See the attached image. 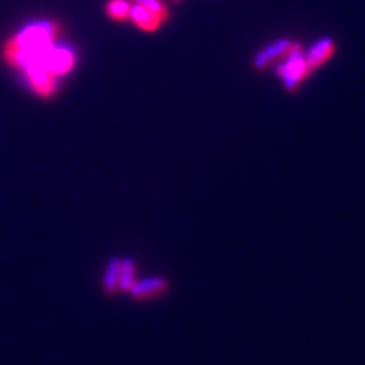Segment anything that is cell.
I'll return each instance as SVG.
<instances>
[{"mask_svg": "<svg viewBox=\"0 0 365 365\" xmlns=\"http://www.w3.org/2000/svg\"><path fill=\"white\" fill-rule=\"evenodd\" d=\"M120 269H122V262L119 261V259H113V261H110L109 268H106V272H105V279H104L105 289L109 292H113L117 288H119Z\"/></svg>", "mask_w": 365, "mask_h": 365, "instance_id": "9", "label": "cell"}, {"mask_svg": "<svg viewBox=\"0 0 365 365\" xmlns=\"http://www.w3.org/2000/svg\"><path fill=\"white\" fill-rule=\"evenodd\" d=\"M310 64L306 63V59H303L299 55H291L286 63L277 70V75L284 79V85L289 90H294L298 86V83L310 73Z\"/></svg>", "mask_w": 365, "mask_h": 365, "instance_id": "3", "label": "cell"}, {"mask_svg": "<svg viewBox=\"0 0 365 365\" xmlns=\"http://www.w3.org/2000/svg\"><path fill=\"white\" fill-rule=\"evenodd\" d=\"M134 276H135V271H134V264H132V261H122L119 288L131 289L135 284Z\"/></svg>", "mask_w": 365, "mask_h": 365, "instance_id": "11", "label": "cell"}, {"mask_svg": "<svg viewBox=\"0 0 365 365\" xmlns=\"http://www.w3.org/2000/svg\"><path fill=\"white\" fill-rule=\"evenodd\" d=\"M135 2L147 7V9L152 10L154 14H158L162 21H166V19L169 17V10H167V7L162 2H159V0H135Z\"/></svg>", "mask_w": 365, "mask_h": 365, "instance_id": "12", "label": "cell"}, {"mask_svg": "<svg viewBox=\"0 0 365 365\" xmlns=\"http://www.w3.org/2000/svg\"><path fill=\"white\" fill-rule=\"evenodd\" d=\"M165 288L166 283L162 279H149L142 281L140 284H134L131 289L137 298H147V296H158L159 292L165 291Z\"/></svg>", "mask_w": 365, "mask_h": 365, "instance_id": "8", "label": "cell"}, {"mask_svg": "<svg viewBox=\"0 0 365 365\" xmlns=\"http://www.w3.org/2000/svg\"><path fill=\"white\" fill-rule=\"evenodd\" d=\"M26 76L29 78L30 86L36 91L39 97H51L56 91V76L43 66V64H36V66H30L28 71H24Z\"/></svg>", "mask_w": 365, "mask_h": 365, "instance_id": "4", "label": "cell"}, {"mask_svg": "<svg viewBox=\"0 0 365 365\" xmlns=\"http://www.w3.org/2000/svg\"><path fill=\"white\" fill-rule=\"evenodd\" d=\"M335 44L330 39H321L313 48L310 49L306 56V63L310 64V68H317L319 64L325 63L326 59H330V56L333 55Z\"/></svg>", "mask_w": 365, "mask_h": 365, "instance_id": "6", "label": "cell"}, {"mask_svg": "<svg viewBox=\"0 0 365 365\" xmlns=\"http://www.w3.org/2000/svg\"><path fill=\"white\" fill-rule=\"evenodd\" d=\"M129 17L134 21V24H137L144 30H156L162 22V19L159 17L158 14H154L152 10L147 9V7L140 6V3H135V6L131 7Z\"/></svg>", "mask_w": 365, "mask_h": 365, "instance_id": "5", "label": "cell"}, {"mask_svg": "<svg viewBox=\"0 0 365 365\" xmlns=\"http://www.w3.org/2000/svg\"><path fill=\"white\" fill-rule=\"evenodd\" d=\"M289 51H291V43H289V41H277V43L269 46L265 51L259 53L257 58H256V66L257 68L268 66L269 61L277 58V56L289 55Z\"/></svg>", "mask_w": 365, "mask_h": 365, "instance_id": "7", "label": "cell"}, {"mask_svg": "<svg viewBox=\"0 0 365 365\" xmlns=\"http://www.w3.org/2000/svg\"><path fill=\"white\" fill-rule=\"evenodd\" d=\"M59 32L61 24L58 21H41L28 26L7 41L17 48L29 49V51H43V49L53 46Z\"/></svg>", "mask_w": 365, "mask_h": 365, "instance_id": "1", "label": "cell"}, {"mask_svg": "<svg viewBox=\"0 0 365 365\" xmlns=\"http://www.w3.org/2000/svg\"><path fill=\"white\" fill-rule=\"evenodd\" d=\"M75 55L66 48H55L49 46L43 55V66L48 68L55 76L70 73L75 66Z\"/></svg>", "mask_w": 365, "mask_h": 365, "instance_id": "2", "label": "cell"}, {"mask_svg": "<svg viewBox=\"0 0 365 365\" xmlns=\"http://www.w3.org/2000/svg\"><path fill=\"white\" fill-rule=\"evenodd\" d=\"M105 12L109 17L115 19V21H122V19L129 17L131 6H129L127 0H110L105 6Z\"/></svg>", "mask_w": 365, "mask_h": 365, "instance_id": "10", "label": "cell"}]
</instances>
